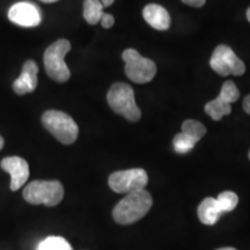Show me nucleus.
Instances as JSON below:
<instances>
[{
	"label": "nucleus",
	"instance_id": "0eeeda50",
	"mask_svg": "<svg viewBox=\"0 0 250 250\" xmlns=\"http://www.w3.org/2000/svg\"><path fill=\"white\" fill-rule=\"evenodd\" d=\"M147 173L142 168L115 171L108 180L109 187L117 193H130L143 190L147 186Z\"/></svg>",
	"mask_w": 250,
	"mask_h": 250
},
{
	"label": "nucleus",
	"instance_id": "cd10ccee",
	"mask_svg": "<svg viewBox=\"0 0 250 250\" xmlns=\"http://www.w3.org/2000/svg\"><path fill=\"white\" fill-rule=\"evenodd\" d=\"M218 250H236L234 248H221V249H218Z\"/></svg>",
	"mask_w": 250,
	"mask_h": 250
},
{
	"label": "nucleus",
	"instance_id": "5701e85b",
	"mask_svg": "<svg viewBox=\"0 0 250 250\" xmlns=\"http://www.w3.org/2000/svg\"><path fill=\"white\" fill-rule=\"evenodd\" d=\"M243 109L247 114L250 115V95L246 96L245 100H243Z\"/></svg>",
	"mask_w": 250,
	"mask_h": 250
},
{
	"label": "nucleus",
	"instance_id": "393cba45",
	"mask_svg": "<svg viewBox=\"0 0 250 250\" xmlns=\"http://www.w3.org/2000/svg\"><path fill=\"white\" fill-rule=\"evenodd\" d=\"M40 1H42V2H45V4H52V2H56V1H58V0H40Z\"/></svg>",
	"mask_w": 250,
	"mask_h": 250
},
{
	"label": "nucleus",
	"instance_id": "b1692460",
	"mask_svg": "<svg viewBox=\"0 0 250 250\" xmlns=\"http://www.w3.org/2000/svg\"><path fill=\"white\" fill-rule=\"evenodd\" d=\"M115 0H101V4L103 5V7H109L114 4Z\"/></svg>",
	"mask_w": 250,
	"mask_h": 250
},
{
	"label": "nucleus",
	"instance_id": "9d476101",
	"mask_svg": "<svg viewBox=\"0 0 250 250\" xmlns=\"http://www.w3.org/2000/svg\"><path fill=\"white\" fill-rule=\"evenodd\" d=\"M0 167L11 175V190L13 191L22 188L29 177L28 162L20 156H8V158L2 159L0 162Z\"/></svg>",
	"mask_w": 250,
	"mask_h": 250
},
{
	"label": "nucleus",
	"instance_id": "423d86ee",
	"mask_svg": "<svg viewBox=\"0 0 250 250\" xmlns=\"http://www.w3.org/2000/svg\"><path fill=\"white\" fill-rule=\"evenodd\" d=\"M125 62V73L136 83H146L156 74V65L151 59L143 57L137 50L126 49L122 55Z\"/></svg>",
	"mask_w": 250,
	"mask_h": 250
},
{
	"label": "nucleus",
	"instance_id": "c85d7f7f",
	"mask_svg": "<svg viewBox=\"0 0 250 250\" xmlns=\"http://www.w3.org/2000/svg\"><path fill=\"white\" fill-rule=\"evenodd\" d=\"M249 159H250V151H249Z\"/></svg>",
	"mask_w": 250,
	"mask_h": 250
},
{
	"label": "nucleus",
	"instance_id": "a211bd4d",
	"mask_svg": "<svg viewBox=\"0 0 250 250\" xmlns=\"http://www.w3.org/2000/svg\"><path fill=\"white\" fill-rule=\"evenodd\" d=\"M182 132L192 137L197 142H199L206 133V127L201 122L195 120H187L182 124Z\"/></svg>",
	"mask_w": 250,
	"mask_h": 250
},
{
	"label": "nucleus",
	"instance_id": "1a4fd4ad",
	"mask_svg": "<svg viewBox=\"0 0 250 250\" xmlns=\"http://www.w3.org/2000/svg\"><path fill=\"white\" fill-rule=\"evenodd\" d=\"M8 19L21 27H36L42 21V14L36 5L28 1L17 2L9 8Z\"/></svg>",
	"mask_w": 250,
	"mask_h": 250
},
{
	"label": "nucleus",
	"instance_id": "f3484780",
	"mask_svg": "<svg viewBox=\"0 0 250 250\" xmlns=\"http://www.w3.org/2000/svg\"><path fill=\"white\" fill-rule=\"evenodd\" d=\"M198 143L196 139H193L192 137L188 136V134L181 132L177 133L174 137L173 144H174V149L175 152L180 153V154H186L189 153L191 149L195 147L196 144Z\"/></svg>",
	"mask_w": 250,
	"mask_h": 250
},
{
	"label": "nucleus",
	"instance_id": "412c9836",
	"mask_svg": "<svg viewBox=\"0 0 250 250\" xmlns=\"http://www.w3.org/2000/svg\"><path fill=\"white\" fill-rule=\"evenodd\" d=\"M100 22H101L103 28H107V29H108V28H111L112 26H114L115 19L111 14L103 13L102 18H101V21H100Z\"/></svg>",
	"mask_w": 250,
	"mask_h": 250
},
{
	"label": "nucleus",
	"instance_id": "4468645a",
	"mask_svg": "<svg viewBox=\"0 0 250 250\" xmlns=\"http://www.w3.org/2000/svg\"><path fill=\"white\" fill-rule=\"evenodd\" d=\"M230 111H232V108L229 103L224 101L220 96L206 103L205 105V112L214 121H220L224 116L229 115Z\"/></svg>",
	"mask_w": 250,
	"mask_h": 250
},
{
	"label": "nucleus",
	"instance_id": "a878e982",
	"mask_svg": "<svg viewBox=\"0 0 250 250\" xmlns=\"http://www.w3.org/2000/svg\"><path fill=\"white\" fill-rule=\"evenodd\" d=\"M2 147H4V138L0 136V149H1Z\"/></svg>",
	"mask_w": 250,
	"mask_h": 250
},
{
	"label": "nucleus",
	"instance_id": "aec40b11",
	"mask_svg": "<svg viewBox=\"0 0 250 250\" xmlns=\"http://www.w3.org/2000/svg\"><path fill=\"white\" fill-rule=\"evenodd\" d=\"M219 96H220L224 101L232 104V103L236 102L237 100H239L240 93L237 87L235 86V83H232V81H226L223 85V87H221V92L219 94Z\"/></svg>",
	"mask_w": 250,
	"mask_h": 250
},
{
	"label": "nucleus",
	"instance_id": "f8f14e48",
	"mask_svg": "<svg viewBox=\"0 0 250 250\" xmlns=\"http://www.w3.org/2000/svg\"><path fill=\"white\" fill-rule=\"evenodd\" d=\"M143 17L149 26L158 30H167L170 26V17L167 9L160 5L149 4L144 8Z\"/></svg>",
	"mask_w": 250,
	"mask_h": 250
},
{
	"label": "nucleus",
	"instance_id": "ddd939ff",
	"mask_svg": "<svg viewBox=\"0 0 250 250\" xmlns=\"http://www.w3.org/2000/svg\"><path fill=\"white\" fill-rule=\"evenodd\" d=\"M223 213L217 198L213 197L205 198L198 206V218L204 225H214Z\"/></svg>",
	"mask_w": 250,
	"mask_h": 250
},
{
	"label": "nucleus",
	"instance_id": "bb28decb",
	"mask_svg": "<svg viewBox=\"0 0 250 250\" xmlns=\"http://www.w3.org/2000/svg\"><path fill=\"white\" fill-rule=\"evenodd\" d=\"M247 19H248V21L250 22V7L248 8V11H247Z\"/></svg>",
	"mask_w": 250,
	"mask_h": 250
},
{
	"label": "nucleus",
	"instance_id": "20e7f679",
	"mask_svg": "<svg viewBox=\"0 0 250 250\" xmlns=\"http://www.w3.org/2000/svg\"><path fill=\"white\" fill-rule=\"evenodd\" d=\"M42 123L58 142L65 145L73 144L79 134V127L66 112L48 110L43 114Z\"/></svg>",
	"mask_w": 250,
	"mask_h": 250
},
{
	"label": "nucleus",
	"instance_id": "f257e3e1",
	"mask_svg": "<svg viewBox=\"0 0 250 250\" xmlns=\"http://www.w3.org/2000/svg\"><path fill=\"white\" fill-rule=\"evenodd\" d=\"M153 199L145 189L130 192L112 210V217L120 225H130L145 217L151 210Z\"/></svg>",
	"mask_w": 250,
	"mask_h": 250
},
{
	"label": "nucleus",
	"instance_id": "6ab92c4d",
	"mask_svg": "<svg viewBox=\"0 0 250 250\" xmlns=\"http://www.w3.org/2000/svg\"><path fill=\"white\" fill-rule=\"evenodd\" d=\"M217 202L220 205L224 213H226V212L233 211L236 208L237 203H239V197L235 192L224 191L217 197Z\"/></svg>",
	"mask_w": 250,
	"mask_h": 250
},
{
	"label": "nucleus",
	"instance_id": "7ed1b4c3",
	"mask_svg": "<svg viewBox=\"0 0 250 250\" xmlns=\"http://www.w3.org/2000/svg\"><path fill=\"white\" fill-rule=\"evenodd\" d=\"M23 198L33 205L56 206L64 198L59 181H33L23 189Z\"/></svg>",
	"mask_w": 250,
	"mask_h": 250
},
{
	"label": "nucleus",
	"instance_id": "39448f33",
	"mask_svg": "<svg viewBox=\"0 0 250 250\" xmlns=\"http://www.w3.org/2000/svg\"><path fill=\"white\" fill-rule=\"evenodd\" d=\"M71 50V43L67 40H58L51 44L44 52V67L48 76L58 83H66L70 79L71 72L68 70L65 56Z\"/></svg>",
	"mask_w": 250,
	"mask_h": 250
},
{
	"label": "nucleus",
	"instance_id": "f03ea898",
	"mask_svg": "<svg viewBox=\"0 0 250 250\" xmlns=\"http://www.w3.org/2000/svg\"><path fill=\"white\" fill-rule=\"evenodd\" d=\"M107 100L110 108L130 122H137L142 117V111L134 99L133 88L124 83H114L109 89Z\"/></svg>",
	"mask_w": 250,
	"mask_h": 250
},
{
	"label": "nucleus",
	"instance_id": "4be33fe9",
	"mask_svg": "<svg viewBox=\"0 0 250 250\" xmlns=\"http://www.w3.org/2000/svg\"><path fill=\"white\" fill-rule=\"evenodd\" d=\"M186 5L192 6V7H202V6L205 5L206 0H182Z\"/></svg>",
	"mask_w": 250,
	"mask_h": 250
},
{
	"label": "nucleus",
	"instance_id": "dca6fc26",
	"mask_svg": "<svg viewBox=\"0 0 250 250\" xmlns=\"http://www.w3.org/2000/svg\"><path fill=\"white\" fill-rule=\"evenodd\" d=\"M36 250H73L64 237L49 236L39 243Z\"/></svg>",
	"mask_w": 250,
	"mask_h": 250
},
{
	"label": "nucleus",
	"instance_id": "9b49d317",
	"mask_svg": "<svg viewBox=\"0 0 250 250\" xmlns=\"http://www.w3.org/2000/svg\"><path fill=\"white\" fill-rule=\"evenodd\" d=\"M37 73L39 66L34 61H27L23 64L22 73L14 81L13 90L18 95L31 93L37 87Z\"/></svg>",
	"mask_w": 250,
	"mask_h": 250
},
{
	"label": "nucleus",
	"instance_id": "6e6552de",
	"mask_svg": "<svg viewBox=\"0 0 250 250\" xmlns=\"http://www.w3.org/2000/svg\"><path fill=\"white\" fill-rule=\"evenodd\" d=\"M211 68L219 76H242L246 72V65L241 59L234 54L227 45H218L213 51L211 61Z\"/></svg>",
	"mask_w": 250,
	"mask_h": 250
},
{
	"label": "nucleus",
	"instance_id": "2eb2a0df",
	"mask_svg": "<svg viewBox=\"0 0 250 250\" xmlns=\"http://www.w3.org/2000/svg\"><path fill=\"white\" fill-rule=\"evenodd\" d=\"M103 5L100 0H85L83 2V18L89 24H96L101 21Z\"/></svg>",
	"mask_w": 250,
	"mask_h": 250
}]
</instances>
